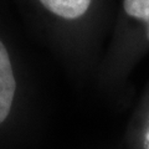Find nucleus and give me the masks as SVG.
Listing matches in <instances>:
<instances>
[{
	"label": "nucleus",
	"instance_id": "nucleus-2",
	"mask_svg": "<svg viewBox=\"0 0 149 149\" xmlns=\"http://www.w3.org/2000/svg\"><path fill=\"white\" fill-rule=\"evenodd\" d=\"M51 13L65 19H76L87 11L92 0H40Z\"/></svg>",
	"mask_w": 149,
	"mask_h": 149
},
{
	"label": "nucleus",
	"instance_id": "nucleus-3",
	"mask_svg": "<svg viewBox=\"0 0 149 149\" xmlns=\"http://www.w3.org/2000/svg\"><path fill=\"white\" fill-rule=\"evenodd\" d=\"M123 5L129 16L147 22L149 39V0H124Z\"/></svg>",
	"mask_w": 149,
	"mask_h": 149
},
{
	"label": "nucleus",
	"instance_id": "nucleus-1",
	"mask_svg": "<svg viewBox=\"0 0 149 149\" xmlns=\"http://www.w3.org/2000/svg\"><path fill=\"white\" fill-rule=\"evenodd\" d=\"M15 88L16 83L10 58L5 46L0 41V123L5 120L10 112Z\"/></svg>",
	"mask_w": 149,
	"mask_h": 149
},
{
	"label": "nucleus",
	"instance_id": "nucleus-4",
	"mask_svg": "<svg viewBox=\"0 0 149 149\" xmlns=\"http://www.w3.org/2000/svg\"><path fill=\"white\" fill-rule=\"evenodd\" d=\"M148 139H149V137H148Z\"/></svg>",
	"mask_w": 149,
	"mask_h": 149
}]
</instances>
